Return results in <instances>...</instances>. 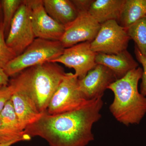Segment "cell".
I'll use <instances>...</instances> for the list:
<instances>
[{
    "label": "cell",
    "mask_w": 146,
    "mask_h": 146,
    "mask_svg": "<svg viewBox=\"0 0 146 146\" xmlns=\"http://www.w3.org/2000/svg\"><path fill=\"white\" fill-rule=\"evenodd\" d=\"M35 38L29 7L26 0L23 1L11 21L6 43L17 56L23 52Z\"/></svg>",
    "instance_id": "obj_6"
},
{
    "label": "cell",
    "mask_w": 146,
    "mask_h": 146,
    "mask_svg": "<svg viewBox=\"0 0 146 146\" xmlns=\"http://www.w3.org/2000/svg\"><path fill=\"white\" fill-rule=\"evenodd\" d=\"M14 91V87L10 83L7 86H0V114L11 99Z\"/></svg>",
    "instance_id": "obj_22"
},
{
    "label": "cell",
    "mask_w": 146,
    "mask_h": 146,
    "mask_svg": "<svg viewBox=\"0 0 146 146\" xmlns=\"http://www.w3.org/2000/svg\"><path fill=\"white\" fill-rule=\"evenodd\" d=\"M103 104L100 97L70 112L51 115L46 111L24 132L43 138L50 146H86L94 140L92 127L101 118Z\"/></svg>",
    "instance_id": "obj_1"
},
{
    "label": "cell",
    "mask_w": 146,
    "mask_h": 146,
    "mask_svg": "<svg viewBox=\"0 0 146 146\" xmlns=\"http://www.w3.org/2000/svg\"><path fill=\"white\" fill-rule=\"evenodd\" d=\"M43 3L48 14L65 28L78 16V12L72 1L43 0Z\"/></svg>",
    "instance_id": "obj_15"
},
{
    "label": "cell",
    "mask_w": 146,
    "mask_h": 146,
    "mask_svg": "<svg viewBox=\"0 0 146 146\" xmlns=\"http://www.w3.org/2000/svg\"><path fill=\"white\" fill-rule=\"evenodd\" d=\"M100 27V24L88 12L78 13L75 20L65 27V33L60 42L65 48L82 42H92Z\"/></svg>",
    "instance_id": "obj_10"
},
{
    "label": "cell",
    "mask_w": 146,
    "mask_h": 146,
    "mask_svg": "<svg viewBox=\"0 0 146 146\" xmlns=\"http://www.w3.org/2000/svg\"><path fill=\"white\" fill-rule=\"evenodd\" d=\"M130 39L126 29L117 21H108L101 25L98 35L91 42V48L96 53L117 54L127 50Z\"/></svg>",
    "instance_id": "obj_7"
},
{
    "label": "cell",
    "mask_w": 146,
    "mask_h": 146,
    "mask_svg": "<svg viewBox=\"0 0 146 146\" xmlns=\"http://www.w3.org/2000/svg\"><path fill=\"white\" fill-rule=\"evenodd\" d=\"M134 53L136 59L143 67V72L142 75V82L140 87V93L144 96H146V56L142 54L135 46Z\"/></svg>",
    "instance_id": "obj_21"
},
{
    "label": "cell",
    "mask_w": 146,
    "mask_h": 146,
    "mask_svg": "<svg viewBox=\"0 0 146 146\" xmlns=\"http://www.w3.org/2000/svg\"><path fill=\"white\" fill-rule=\"evenodd\" d=\"M0 6H1V3H0Z\"/></svg>",
    "instance_id": "obj_26"
},
{
    "label": "cell",
    "mask_w": 146,
    "mask_h": 146,
    "mask_svg": "<svg viewBox=\"0 0 146 146\" xmlns=\"http://www.w3.org/2000/svg\"><path fill=\"white\" fill-rule=\"evenodd\" d=\"M16 56L15 53L6 43L4 29L1 22L0 23V68L4 69Z\"/></svg>",
    "instance_id": "obj_20"
},
{
    "label": "cell",
    "mask_w": 146,
    "mask_h": 146,
    "mask_svg": "<svg viewBox=\"0 0 146 146\" xmlns=\"http://www.w3.org/2000/svg\"><path fill=\"white\" fill-rule=\"evenodd\" d=\"M29 7L33 29L35 38L60 41L65 27L58 23L47 13L43 0H26Z\"/></svg>",
    "instance_id": "obj_8"
},
{
    "label": "cell",
    "mask_w": 146,
    "mask_h": 146,
    "mask_svg": "<svg viewBox=\"0 0 146 146\" xmlns=\"http://www.w3.org/2000/svg\"><path fill=\"white\" fill-rule=\"evenodd\" d=\"M65 73L58 63L46 62L24 70L9 83L27 92L39 112L44 113L47 111L50 101Z\"/></svg>",
    "instance_id": "obj_3"
},
{
    "label": "cell",
    "mask_w": 146,
    "mask_h": 146,
    "mask_svg": "<svg viewBox=\"0 0 146 146\" xmlns=\"http://www.w3.org/2000/svg\"><path fill=\"white\" fill-rule=\"evenodd\" d=\"M97 64L104 65L113 72L117 80L130 71L138 68L139 64L127 50L117 54L97 53Z\"/></svg>",
    "instance_id": "obj_14"
},
{
    "label": "cell",
    "mask_w": 146,
    "mask_h": 146,
    "mask_svg": "<svg viewBox=\"0 0 146 146\" xmlns=\"http://www.w3.org/2000/svg\"><path fill=\"white\" fill-rule=\"evenodd\" d=\"M65 48L60 41L36 38L21 54L11 60L4 68L9 77L24 70L51 62L63 54Z\"/></svg>",
    "instance_id": "obj_4"
},
{
    "label": "cell",
    "mask_w": 146,
    "mask_h": 146,
    "mask_svg": "<svg viewBox=\"0 0 146 146\" xmlns=\"http://www.w3.org/2000/svg\"><path fill=\"white\" fill-rule=\"evenodd\" d=\"M131 39L141 53L146 56V17L132 24L126 29Z\"/></svg>",
    "instance_id": "obj_18"
},
{
    "label": "cell",
    "mask_w": 146,
    "mask_h": 146,
    "mask_svg": "<svg viewBox=\"0 0 146 146\" xmlns=\"http://www.w3.org/2000/svg\"><path fill=\"white\" fill-rule=\"evenodd\" d=\"M31 138L21 128L10 100L0 114V143H18Z\"/></svg>",
    "instance_id": "obj_12"
},
{
    "label": "cell",
    "mask_w": 146,
    "mask_h": 146,
    "mask_svg": "<svg viewBox=\"0 0 146 146\" xmlns=\"http://www.w3.org/2000/svg\"><path fill=\"white\" fill-rule=\"evenodd\" d=\"M125 0H94L88 13L101 25L110 21L117 22Z\"/></svg>",
    "instance_id": "obj_16"
},
{
    "label": "cell",
    "mask_w": 146,
    "mask_h": 146,
    "mask_svg": "<svg viewBox=\"0 0 146 146\" xmlns=\"http://www.w3.org/2000/svg\"><path fill=\"white\" fill-rule=\"evenodd\" d=\"M23 1L21 0H2L0 1L3 13L2 23L5 34H8L11 23Z\"/></svg>",
    "instance_id": "obj_19"
},
{
    "label": "cell",
    "mask_w": 146,
    "mask_h": 146,
    "mask_svg": "<svg viewBox=\"0 0 146 146\" xmlns=\"http://www.w3.org/2000/svg\"><path fill=\"white\" fill-rule=\"evenodd\" d=\"M146 17V0H125L117 22L126 29Z\"/></svg>",
    "instance_id": "obj_17"
},
{
    "label": "cell",
    "mask_w": 146,
    "mask_h": 146,
    "mask_svg": "<svg viewBox=\"0 0 146 146\" xmlns=\"http://www.w3.org/2000/svg\"><path fill=\"white\" fill-rule=\"evenodd\" d=\"M9 77L4 69L0 68V86L8 85L10 81Z\"/></svg>",
    "instance_id": "obj_24"
},
{
    "label": "cell",
    "mask_w": 146,
    "mask_h": 146,
    "mask_svg": "<svg viewBox=\"0 0 146 146\" xmlns=\"http://www.w3.org/2000/svg\"><path fill=\"white\" fill-rule=\"evenodd\" d=\"M94 0H72L78 13L88 12Z\"/></svg>",
    "instance_id": "obj_23"
},
{
    "label": "cell",
    "mask_w": 146,
    "mask_h": 146,
    "mask_svg": "<svg viewBox=\"0 0 146 146\" xmlns=\"http://www.w3.org/2000/svg\"><path fill=\"white\" fill-rule=\"evenodd\" d=\"M143 69L132 70L108 86L114 95L109 109L119 122L126 126L139 124L146 114V97L139 92L138 84Z\"/></svg>",
    "instance_id": "obj_2"
},
{
    "label": "cell",
    "mask_w": 146,
    "mask_h": 146,
    "mask_svg": "<svg viewBox=\"0 0 146 146\" xmlns=\"http://www.w3.org/2000/svg\"><path fill=\"white\" fill-rule=\"evenodd\" d=\"M79 88V79L75 74L66 73L50 101L46 112L56 115L78 109L88 101Z\"/></svg>",
    "instance_id": "obj_5"
},
{
    "label": "cell",
    "mask_w": 146,
    "mask_h": 146,
    "mask_svg": "<svg viewBox=\"0 0 146 146\" xmlns=\"http://www.w3.org/2000/svg\"><path fill=\"white\" fill-rule=\"evenodd\" d=\"M91 42H82L65 48L63 54L51 62L60 63L68 68H73L78 79H82L97 65V53L91 50Z\"/></svg>",
    "instance_id": "obj_9"
},
{
    "label": "cell",
    "mask_w": 146,
    "mask_h": 146,
    "mask_svg": "<svg viewBox=\"0 0 146 146\" xmlns=\"http://www.w3.org/2000/svg\"><path fill=\"white\" fill-rule=\"evenodd\" d=\"M117 80L111 70L97 64L86 76L79 80V88L85 99L90 100L102 97L108 86Z\"/></svg>",
    "instance_id": "obj_11"
},
{
    "label": "cell",
    "mask_w": 146,
    "mask_h": 146,
    "mask_svg": "<svg viewBox=\"0 0 146 146\" xmlns=\"http://www.w3.org/2000/svg\"><path fill=\"white\" fill-rule=\"evenodd\" d=\"M18 142H10V143H0V146H11L13 144L16 143Z\"/></svg>",
    "instance_id": "obj_25"
},
{
    "label": "cell",
    "mask_w": 146,
    "mask_h": 146,
    "mask_svg": "<svg viewBox=\"0 0 146 146\" xmlns=\"http://www.w3.org/2000/svg\"><path fill=\"white\" fill-rule=\"evenodd\" d=\"M13 87L14 91L11 100L21 127L24 131L36 121L42 113L39 112L34 101L27 92Z\"/></svg>",
    "instance_id": "obj_13"
}]
</instances>
